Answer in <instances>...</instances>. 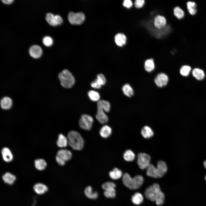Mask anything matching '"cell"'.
Here are the masks:
<instances>
[{
    "mask_svg": "<svg viewBox=\"0 0 206 206\" xmlns=\"http://www.w3.org/2000/svg\"><path fill=\"white\" fill-rule=\"evenodd\" d=\"M144 194L147 199L152 201H155L158 205H162L164 203L165 195L157 183H154L147 187L145 191Z\"/></svg>",
    "mask_w": 206,
    "mask_h": 206,
    "instance_id": "1",
    "label": "cell"
},
{
    "mask_svg": "<svg viewBox=\"0 0 206 206\" xmlns=\"http://www.w3.org/2000/svg\"><path fill=\"white\" fill-rule=\"evenodd\" d=\"M122 181L124 185L131 190H136L139 188L144 182V179L141 175H137L131 178L129 175L125 173L123 175Z\"/></svg>",
    "mask_w": 206,
    "mask_h": 206,
    "instance_id": "2",
    "label": "cell"
},
{
    "mask_svg": "<svg viewBox=\"0 0 206 206\" xmlns=\"http://www.w3.org/2000/svg\"><path fill=\"white\" fill-rule=\"evenodd\" d=\"M110 104L108 101L101 100L97 103V111L96 118L100 123L104 124L107 122L108 118L104 112H108L110 109Z\"/></svg>",
    "mask_w": 206,
    "mask_h": 206,
    "instance_id": "3",
    "label": "cell"
},
{
    "mask_svg": "<svg viewBox=\"0 0 206 206\" xmlns=\"http://www.w3.org/2000/svg\"><path fill=\"white\" fill-rule=\"evenodd\" d=\"M67 138L68 144L73 149L80 150L83 149L84 141L79 132L75 131H71L68 132Z\"/></svg>",
    "mask_w": 206,
    "mask_h": 206,
    "instance_id": "4",
    "label": "cell"
},
{
    "mask_svg": "<svg viewBox=\"0 0 206 206\" xmlns=\"http://www.w3.org/2000/svg\"><path fill=\"white\" fill-rule=\"evenodd\" d=\"M58 78L61 86L66 88H72L75 83V79L72 73L68 70L64 69L58 74Z\"/></svg>",
    "mask_w": 206,
    "mask_h": 206,
    "instance_id": "5",
    "label": "cell"
},
{
    "mask_svg": "<svg viewBox=\"0 0 206 206\" xmlns=\"http://www.w3.org/2000/svg\"><path fill=\"white\" fill-rule=\"evenodd\" d=\"M93 122V119L92 116L87 114H84L81 116L79 124L82 129L89 130L92 127Z\"/></svg>",
    "mask_w": 206,
    "mask_h": 206,
    "instance_id": "6",
    "label": "cell"
},
{
    "mask_svg": "<svg viewBox=\"0 0 206 206\" xmlns=\"http://www.w3.org/2000/svg\"><path fill=\"white\" fill-rule=\"evenodd\" d=\"M151 158L150 155L145 153H140L137 156V164L140 169H147L150 164Z\"/></svg>",
    "mask_w": 206,
    "mask_h": 206,
    "instance_id": "7",
    "label": "cell"
},
{
    "mask_svg": "<svg viewBox=\"0 0 206 206\" xmlns=\"http://www.w3.org/2000/svg\"><path fill=\"white\" fill-rule=\"evenodd\" d=\"M68 18L70 22L72 25H80L84 21L85 16L82 12L74 13L70 12L68 15Z\"/></svg>",
    "mask_w": 206,
    "mask_h": 206,
    "instance_id": "8",
    "label": "cell"
},
{
    "mask_svg": "<svg viewBox=\"0 0 206 206\" xmlns=\"http://www.w3.org/2000/svg\"><path fill=\"white\" fill-rule=\"evenodd\" d=\"M169 79L167 74L163 72H161L156 75L154 78V82L158 87L163 88L167 85Z\"/></svg>",
    "mask_w": 206,
    "mask_h": 206,
    "instance_id": "9",
    "label": "cell"
},
{
    "mask_svg": "<svg viewBox=\"0 0 206 206\" xmlns=\"http://www.w3.org/2000/svg\"><path fill=\"white\" fill-rule=\"evenodd\" d=\"M29 53L32 58L35 59L38 58L42 55V50L40 46L37 45H33L30 47Z\"/></svg>",
    "mask_w": 206,
    "mask_h": 206,
    "instance_id": "10",
    "label": "cell"
},
{
    "mask_svg": "<svg viewBox=\"0 0 206 206\" xmlns=\"http://www.w3.org/2000/svg\"><path fill=\"white\" fill-rule=\"evenodd\" d=\"M158 178L163 177L167 171V166L165 163L163 161H159L156 167Z\"/></svg>",
    "mask_w": 206,
    "mask_h": 206,
    "instance_id": "11",
    "label": "cell"
},
{
    "mask_svg": "<svg viewBox=\"0 0 206 206\" xmlns=\"http://www.w3.org/2000/svg\"><path fill=\"white\" fill-rule=\"evenodd\" d=\"M56 156L66 162L71 159L72 154L71 152L69 150L61 149L57 152Z\"/></svg>",
    "mask_w": 206,
    "mask_h": 206,
    "instance_id": "12",
    "label": "cell"
},
{
    "mask_svg": "<svg viewBox=\"0 0 206 206\" xmlns=\"http://www.w3.org/2000/svg\"><path fill=\"white\" fill-rule=\"evenodd\" d=\"M13 104V101L9 96H4L1 100V107L3 110H9L11 108Z\"/></svg>",
    "mask_w": 206,
    "mask_h": 206,
    "instance_id": "13",
    "label": "cell"
},
{
    "mask_svg": "<svg viewBox=\"0 0 206 206\" xmlns=\"http://www.w3.org/2000/svg\"><path fill=\"white\" fill-rule=\"evenodd\" d=\"M166 20L163 16L158 15L154 18V23L155 27L158 29H161L164 27L166 24Z\"/></svg>",
    "mask_w": 206,
    "mask_h": 206,
    "instance_id": "14",
    "label": "cell"
},
{
    "mask_svg": "<svg viewBox=\"0 0 206 206\" xmlns=\"http://www.w3.org/2000/svg\"><path fill=\"white\" fill-rule=\"evenodd\" d=\"M33 189L34 191L38 195L43 194L48 190L47 186L41 183H38L35 184L33 187Z\"/></svg>",
    "mask_w": 206,
    "mask_h": 206,
    "instance_id": "15",
    "label": "cell"
},
{
    "mask_svg": "<svg viewBox=\"0 0 206 206\" xmlns=\"http://www.w3.org/2000/svg\"><path fill=\"white\" fill-rule=\"evenodd\" d=\"M1 154L3 160L6 162L11 161L13 158V155L10 149L7 147L3 148Z\"/></svg>",
    "mask_w": 206,
    "mask_h": 206,
    "instance_id": "16",
    "label": "cell"
},
{
    "mask_svg": "<svg viewBox=\"0 0 206 206\" xmlns=\"http://www.w3.org/2000/svg\"><path fill=\"white\" fill-rule=\"evenodd\" d=\"M127 38L123 33H118L115 36V41L116 44L120 47H122L126 43Z\"/></svg>",
    "mask_w": 206,
    "mask_h": 206,
    "instance_id": "17",
    "label": "cell"
},
{
    "mask_svg": "<svg viewBox=\"0 0 206 206\" xmlns=\"http://www.w3.org/2000/svg\"><path fill=\"white\" fill-rule=\"evenodd\" d=\"M122 90L123 94L128 97H131L134 94L133 88L128 83L124 84L122 87Z\"/></svg>",
    "mask_w": 206,
    "mask_h": 206,
    "instance_id": "18",
    "label": "cell"
},
{
    "mask_svg": "<svg viewBox=\"0 0 206 206\" xmlns=\"http://www.w3.org/2000/svg\"><path fill=\"white\" fill-rule=\"evenodd\" d=\"M144 67L145 70L148 72H151L154 71L155 65L153 59L151 58L146 60L144 62Z\"/></svg>",
    "mask_w": 206,
    "mask_h": 206,
    "instance_id": "19",
    "label": "cell"
},
{
    "mask_svg": "<svg viewBox=\"0 0 206 206\" xmlns=\"http://www.w3.org/2000/svg\"><path fill=\"white\" fill-rule=\"evenodd\" d=\"M2 179L5 183L11 185L14 183L16 177L14 175L10 173L7 172L3 175Z\"/></svg>",
    "mask_w": 206,
    "mask_h": 206,
    "instance_id": "20",
    "label": "cell"
},
{
    "mask_svg": "<svg viewBox=\"0 0 206 206\" xmlns=\"http://www.w3.org/2000/svg\"><path fill=\"white\" fill-rule=\"evenodd\" d=\"M68 144V138L62 134H60L58 136L57 141L58 146L61 148H64L66 147Z\"/></svg>",
    "mask_w": 206,
    "mask_h": 206,
    "instance_id": "21",
    "label": "cell"
},
{
    "mask_svg": "<svg viewBox=\"0 0 206 206\" xmlns=\"http://www.w3.org/2000/svg\"><path fill=\"white\" fill-rule=\"evenodd\" d=\"M112 132V129L109 126L107 125H104L101 128L100 134L102 137L106 138L110 136Z\"/></svg>",
    "mask_w": 206,
    "mask_h": 206,
    "instance_id": "22",
    "label": "cell"
},
{
    "mask_svg": "<svg viewBox=\"0 0 206 206\" xmlns=\"http://www.w3.org/2000/svg\"><path fill=\"white\" fill-rule=\"evenodd\" d=\"M141 133L144 138H149L153 136L154 132L149 127L146 126H144L141 129Z\"/></svg>",
    "mask_w": 206,
    "mask_h": 206,
    "instance_id": "23",
    "label": "cell"
},
{
    "mask_svg": "<svg viewBox=\"0 0 206 206\" xmlns=\"http://www.w3.org/2000/svg\"><path fill=\"white\" fill-rule=\"evenodd\" d=\"M192 74L193 76L198 80H202L205 77V75L204 71L199 68L194 69L192 72Z\"/></svg>",
    "mask_w": 206,
    "mask_h": 206,
    "instance_id": "24",
    "label": "cell"
},
{
    "mask_svg": "<svg viewBox=\"0 0 206 206\" xmlns=\"http://www.w3.org/2000/svg\"><path fill=\"white\" fill-rule=\"evenodd\" d=\"M86 196L90 199H95L98 197V193L96 192H93L92 187L90 186L86 187L84 190Z\"/></svg>",
    "mask_w": 206,
    "mask_h": 206,
    "instance_id": "25",
    "label": "cell"
},
{
    "mask_svg": "<svg viewBox=\"0 0 206 206\" xmlns=\"http://www.w3.org/2000/svg\"><path fill=\"white\" fill-rule=\"evenodd\" d=\"M146 169V174L148 176L155 178H158L156 167L153 165L150 164Z\"/></svg>",
    "mask_w": 206,
    "mask_h": 206,
    "instance_id": "26",
    "label": "cell"
},
{
    "mask_svg": "<svg viewBox=\"0 0 206 206\" xmlns=\"http://www.w3.org/2000/svg\"><path fill=\"white\" fill-rule=\"evenodd\" d=\"M110 177L113 179L117 180L120 179L122 176V172L121 170L116 168H115L109 173Z\"/></svg>",
    "mask_w": 206,
    "mask_h": 206,
    "instance_id": "27",
    "label": "cell"
},
{
    "mask_svg": "<svg viewBox=\"0 0 206 206\" xmlns=\"http://www.w3.org/2000/svg\"><path fill=\"white\" fill-rule=\"evenodd\" d=\"M35 166L37 169L42 171L47 166L46 161L42 159H37L35 161Z\"/></svg>",
    "mask_w": 206,
    "mask_h": 206,
    "instance_id": "28",
    "label": "cell"
},
{
    "mask_svg": "<svg viewBox=\"0 0 206 206\" xmlns=\"http://www.w3.org/2000/svg\"><path fill=\"white\" fill-rule=\"evenodd\" d=\"M131 200L132 202L134 204L140 205L143 201V196L141 193H136L132 196Z\"/></svg>",
    "mask_w": 206,
    "mask_h": 206,
    "instance_id": "29",
    "label": "cell"
},
{
    "mask_svg": "<svg viewBox=\"0 0 206 206\" xmlns=\"http://www.w3.org/2000/svg\"><path fill=\"white\" fill-rule=\"evenodd\" d=\"M124 159L127 161H132L134 160L135 155L132 151L130 150H126L123 154Z\"/></svg>",
    "mask_w": 206,
    "mask_h": 206,
    "instance_id": "30",
    "label": "cell"
},
{
    "mask_svg": "<svg viewBox=\"0 0 206 206\" xmlns=\"http://www.w3.org/2000/svg\"><path fill=\"white\" fill-rule=\"evenodd\" d=\"M187 9L189 13L191 15H194L197 12L196 8V5L194 2L189 1L187 3Z\"/></svg>",
    "mask_w": 206,
    "mask_h": 206,
    "instance_id": "31",
    "label": "cell"
},
{
    "mask_svg": "<svg viewBox=\"0 0 206 206\" xmlns=\"http://www.w3.org/2000/svg\"><path fill=\"white\" fill-rule=\"evenodd\" d=\"M88 96L90 99L93 101H98L100 98L99 93L96 91L91 90L88 92Z\"/></svg>",
    "mask_w": 206,
    "mask_h": 206,
    "instance_id": "32",
    "label": "cell"
},
{
    "mask_svg": "<svg viewBox=\"0 0 206 206\" xmlns=\"http://www.w3.org/2000/svg\"><path fill=\"white\" fill-rule=\"evenodd\" d=\"M174 14L178 19L182 18L184 16V11L179 7H176L174 9Z\"/></svg>",
    "mask_w": 206,
    "mask_h": 206,
    "instance_id": "33",
    "label": "cell"
},
{
    "mask_svg": "<svg viewBox=\"0 0 206 206\" xmlns=\"http://www.w3.org/2000/svg\"><path fill=\"white\" fill-rule=\"evenodd\" d=\"M45 18L47 21L50 25L53 26H57L55 21L54 15L53 14L50 13H47Z\"/></svg>",
    "mask_w": 206,
    "mask_h": 206,
    "instance_id": "34",
    "label": "cell"
},
{
    "mask_svg": "<svg viewBox=\"0 0 206 206\" xmlns=\"http://www.w3.org/2000/svg\"><path fill=\"white\" fill-rule=\"evenodd\" d=\"M191 70V68L190 66L184 65L182 66L181 68L180 72L182 76H187L189 75Z\"/></svg>",
    "mask_w": 206,
    "mask_h": 206,
    "instance_id": "35",
    "label": "cell"
},
{
    "mask_svg": "<svg viewBox=\"0 0 206 206\" xmlns=\"http://www.w3.org/2000/svg\"><path fill=\"white\" fill-rule=\"evenodd\" d=\"M115 184L112 182H107L104 183L102 185V187L105 191L115 189Z\"/></svg>",
    "mask_w": 206,
    "mask_h": 206,
    "instance_id": "36",
    "label": "cell"
},
{
    "mask_svg": "<svg viewBox=\"0 0 206 206\" xmlns=\"http://www.w3.org/2000/svg\"><path fill=\"white\" fill-rule=\"evenodd\" d=\"M104 194L107 198H114L116 196V191L115 189L105 191L104 192Z\"/></svg>",
    "mask_w": 206,
    "mask_h": 206,
    "instance_id": "37",
    "label": "cell"
},
{
    "mask_svg": "<svg viewBox=\"0 0 206 206\" xmlns=\"http://www.w3.org/2000/svg\"><path fill=\"white\" fill-rule=\"evenodd\" d=\"M42 41L43 44L47 47L51 46L53 43V39L49 36L44 37Z\"/></svg>",
    "mask_w": 206,
    "mask_h": 206,
    "instance_id": "38",
    "label": "cell"
},
{
    "mask_svg": "<svg viewBox=\"0 0 206 206\" xmlns=\"http://www.w3.org/2000/svg\"><path fill=\"white\" fill-rule=\"evenodd\" d=\"M95 80L100 85H104L106 82V79L104 76L102 74H99L97 76V79Z\"/></svg>",
    "mask_w": 206,
    "mask_h": 206,
    "instance_id": "39",
    "label": "cell"
},
{
    "mask_svg": "<svg viewBox=\"0 0 206 206\" xmlns=\"http://www.w3.org/2000/svg\"><path fill=\"white\" fill-rule=\"evenodd\" d=\"M145 1L144 0H136L134 2L135 7L137 9L142 7L144 5Z\"/></svg>",
    "mask_w": 206,
    "mask_h": 206,
    "instance_id": "40",
    "label": "cell"
},
{
    "mask_svg": "<svg viewBox=\"0 0 206 206\" xmlns=\"http://www.w3.org/2000/svg\"><path fill=\"white\" fill-rule=\"evenodd\" d=\"M123 6L127 8H130L133 5L132 1L130 0H125L123 3Z\"/></svg>",
    "mask_w": 206,
    "mask_h": 206,
    "instance_id": "41",
    "label": "cell"
},
{
    "mask_svg": "<svg viewBox=\"0 0 206 206\" xmlns=\"http://www.w3.org/2000/svg\"><path fill=\"white\" fill-rule=\"evenodd\" d=\"M55 21L57 25L61 24L63 22V19L61 17L58 15H54Z\"/></svg>",
    "mask_w": 206,
    "mask_h": 206,
    "instance_id": "42",
    "label": "cell"
},
{
    "mask_svg": "<svg viewBox=\"0 0 206 206\" xmlns=\"http://www.w3.org/2000/svg\"><path fill=\"white\" fill-rule=\"evenodd\" d=\"M91 85L92 88L96 89L100 88L101 87V85L100 86V85L95 80L91 83Z\"/></svg>",
    "mask_w": 206,
    "mask_h": 206,
    "instance_id": "43",
    "label": "cell"
},
{
    "mask_svg": "<svg viewBox=\"0 0 206 206\" xmlns=\"http://www.w3.org/2000/svg\"><path fill=\"white\" fill-rule=\"evenodd\" d=\"M56 159L57 162L60 166H64L66 163V162L62 160L56 156Z\"/></svg>",
    "mask_w": 206,
    "mask_h": 206,
    "instance_id": "44",
    "label": "cell"
},
{
    "mask_svg": "<svg viewBox=\"0 0 206 206\" xmlns=\"http://www.w3.org/2000/svg\"><path fill=\"white\" fill-rule=\"evenodd\" d=\"M2 2L5 4H9L11 3L14 1L13 0H3Z\"/></svg>",
    "mask_w": 206,
    "mask_h": 206,
    "instance_id": "45",
    "label": "cell"
},
{
    "mask_svg": "<svg viewBox=\"0 0 206 206\" xmlns=\"http://www.w3.org/2000/svg\"><path fill=\"white\" fill-rule=\"evenodd\" d=\"M203 165L205 168L206 169V161H205L204 162Z\"/></svg>",
    "mask_w": 206,
    "mask_h": 206,
    "instance_id": "46",
    "label": "cell"
},
{
    "mask_svg": "<svg viewBox=\"0 0 206 206\" xmlns=\"http://www.w3.org/2000/svg\"><path fill=\"white\" fill-rule=\"evenodd\" d=\"M205 181H206V175L205 177Z\"/></svg>",
    "mask_w": 206,
    "mask_h": 206,
    "instance_id": "47",
    "label": "cell"
}]
</instances>
